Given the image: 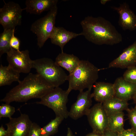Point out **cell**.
<instances>
[{
  "instance_id": "obj_4",
  "label": "cell",
  "mask_w": 136,
  "mask_h": 136,
  "mask_svg": "<svg viewBox=\"0 0 136 136\" xmlns=\"http://www.w3.org/2000/svg\"><path fill=\"white\" fill-rule=\"evenodd\" d=\"M33 68L55 87H59L67 80L68 75L51 58L44 57L33 60Z\"/></svg>"
},
{
  "instance_id": "obj_14",
  "label": "cell",
  "mask_w": 136,
  "mask_h": 136,
  "mask_svg": "<svg viewBox=\"0 0 136 136\" xmlns=\"http://www.w3.org/2000/svg\"><path fill=\"white\" fill-rule=\"evenodd\" d=\"M115 97L128 101L132 99L136 93V84L125 81L123 77H119L113 83Z\"/></svg>"
},
{
  "instance_id": "obj_30",
  "label": "cell",
  "mask_w": 136,
  "mask_h": 136,
  "mask_svg": "<svg viewBox=\"0 0 136 136\" xmlns=\"http://www.w3.org/2000/svg\"><path fill=\"white\" fill-rule=\"evenodd\" d=\"M104 136H118L117 133L107 130L104 133Z\"/></svg>"
},
{
  "instance_id": "obj_29",
  "label": "cell",
  "mask_w": 136,
  "mask_h": 136,
  "mask_svg": "<svg viewBox=\"0 0 136 136\" xmlns=\"http://www.w3.org/2000/svg\"><path fill=\"white\" fill-rule=\"evenodd\" d=\"M118 136H136V130L131 128L124 129L117 133Z\"/></svg>"
},
{
  "instance_id": "obj_25",
  "label": "cell",
  "mask_w": 136,
  "mask_h": 136,
  "mask_svg": "<svg viewBox=\"0 0 136 136\" xmlns=\"http://www.w3.org/2000/svg\"><path fill=\"white\" fill-rule=\"evenodd\" d=\"M127 69L123 74V78L127 82L136 84V66Z\"/></svg>"
},
{
  "instance_id": "obj_15",
  "label": "cell",
  "mask_w": 136,
  "mask_h": 136,
  "mask_svg": "<svg viewBox=\"0 0 136 136\" xmlns=\"http://www.w3.org/2000/svg\"><path fill=\"white\" fill-rule=\"evenodd\" d=\"M92 98L98 103H103L115 97L113 84L104 82H96L93 85Z\"/></svg>"
},
{
  "instance_id": "obj_31",
  "label": "cell",
  "mask_w": 136,
  "mask_h": 136,
  "mask_svg": "<svg viewBox=\"0 0 136 136\" xmlns=\"http://www.w3.org/2000/svg\"><path fill=\"white\" fill-rule=\"evenodd\" d=\"M7 133V131L5 130L3 125L0 127V136H6Z\"/></svg>"
},
{
  "instance_id": "obj_12",
  "label": "cell",
  "mask_w": 136,
  "mask_h": 136,
  "mask_svg": "<svg viewBox=\"0 0 136 136\" xmlns=\"http://www.w3.org/2000/svg\"><path fill=\"white\" fill-rule=\"evenodd\" d=\"M136 66V40L109 64V68L127 69Z\"/></svg>"
},
{
  "instance_id": "obj_11",
  "label": "cell",
  "mask_w": 136,
  "mask_h": 136,
  "mask_svg": "<svg viewBox=\"0 0 136 136\" xmlns=\"http://www.w3.org/2000/svg\"><path fill=\"white\" fill-rule=\"evenodd\" d=\"M6 124L7 133L6 136H28L33 122L28 115L21 114L15 118L9 119Z\"/></svg>"
},
{
  "instance_id": "obj_34",
  "label": "cell",
  "mask_w": 136,
  "mask_h": 136,
  "mask_svg": "<svg viewBox=\"0 0 136 136\" xmlns=\"http://www.w3.org/2000/svg\"><path fill=\"white\" fill-rule=\"evenodd\" d=\"M110 0H101L100 3L103 5H105L107 2L111 1Z\"/></svg>"
},
{
  "instance_id": "obj_35",
  "label": "cell",
  "mask_w": 136,
  "mask_h": 136,
  "mask_svg": "<svg viewBox=\"0 0 136 136\" xmlns=\"http://www.w3.org/2000/svg\"><path fill=\"white\" fill-rule=\"evenodd\" d=\"M132 99H133L134 102L135 104V107H136V93L134 95Z\"/></svg>"
},
{
  "instance_id": "obj_21",
  "label": "cell",
  "mask_w": 136,
  "mask_h": 136,
  "mask_svg": "<svg viewBox=\"0 0 136 136\" xmlns=\"http://www.w3.org/2000/svg\"><path fill=\"white\" fill-rule=\"evenodd\" d=\"M124 114L123 112L108 116L107 130L117 133L124 129Z\"/></svg>"
},
{
  "instance_id": "obj_10",
  "label": "cell",
  "mask_w": 136,
  "mask_h": 136,
  "mask_svg": "<svg viewBox=\"0 0 136 136\" xmlns=\"http://www.w3.org/2000/svg\"><path fill=\"white\" fill-rule=\"evenodd\" d=\"M92 87L86 91H80L76 101L72 105L69 111V117L76 120L87 115L92 104L91 91Z\"/></svg>"
},
{
  "instance_id": "obj_9",
  "label": "cell",
  "mask_w": 136,
  "mask_h": 136,
  "mask_svg": "<svg viewBox=\"0 0 136 136\" xmlns=\"http://www.w3.org/2000/svg\"><path fill=\"white\" fill-rule=\"evenodd\" d=\"M92 132L104 134L107 130L108 116L102 103H98L90 109L86 115Z\"/></svg>"
},
{
  "instance_id": "obj_24",
  "label": "cell",
  "mask_w": 136,
  "mask_h": 136,
  "mask_svg": "<svg viewBox=\"0 0 136 136\" xmlns=\"http://www.w3.org/2000/svg\"><path fill=\"white\" fill-rule=\"evenodd\" d=\"M15 111V108L8 104H3L0 106V118H12Z\"/></svg>"
},
{
  "instance_id": "obj_8",
  "label": "cell",
  "mask_w": 136,
  "mask_h": 136,
  "mask_svg": "<svg viewBox=\"0 0 136 136\" xmlns=\"http://www.w3.org/2000/svg\"><path fill=\"white\" fill-rule=\"evenodd\" d=\"M7 54L8 65L20 73H28L33 68V60L30 58L28 50H16L11 47Z\"/></svg>"
},
{
  "instance_id": "obj_28",
  "label": "cell",
  "mask_w": 136,
  "mask_h": 136,
  "mask_svg": "<svg viewBox=\"0 0 136 136\" xmlns=\"http://www.w3.org/2000/svg\"><path fill=\"white\" fill-rule=\"evenodd\" d=\"M14 33L10 41V45L11 47L17 51H19L20 44L19 39L15 36Z\"/></svg>"
},
{
  "instance_id": "obj_3",
  "label": "cell",
  "mask_w": 136,
  "mask_h": 136,
  "mask_svg": "<svg viewBox=\"0 0 136 136\" xmlns=\"http://www.w3.org/2000/svg\"><path fill=\"white\" fill-rule=\"evenodd\" d=\"M99 69L88 60H81L75 70L68 75L67 89L80 91L93 87L98 78Z\"/></svg>"
},
{
  "instance_id": "obj_7",
  "label": "cell",
  "mask_w": 136,
  "mask_h": 136,
  "mask_svg": "<svg viewBox=\"0 0 136 136\" xmlns=\"http://www.w3.org/2000/svg\"><path fill=\"white\" fill-rule=\"evenodd\" d=\"M22 9L17 3L13 2H5L0 9V24L4 30L15 29L21 23Z\"/></svg>"
},
{
  "instance_id": "obj_23",
  "label": "cell",
  "mask_w": 136,
  "mask_h": 136,
  "mask_svg": "<svg viewBox=\"0 0 136 136\" xmlns=\"http://www.w3.org/2000/svg\"><path fill=\"white\" fill-rule=\"evenodd\" d=\"M64 119L60 117L56 116L46 125L41 128L42 136H50L56 133L59 126Z\"/></svg>"
},
{
  "instance_id": "obj_13",
  "label": "cell",
  "mask_w": 136,
  "mask_h": 136,
  "mask_svg": "<svg viewBox=\"0 0 136 136\" xmlns=\"http://www.w3.org/2000/svg\"><path fill=\"white\" fill-rule=\"evenodd\" d=\"M111 8L119 14L118 23L122 29L132 31L136 29V15L127 3L124 2L118 7Z\"/></svg>"
},
{
  "instance_id": "obj_26",
  "label": "cell",
  "mask_w": 136,
  "mask_h": 136,
  "mask_svg": "<svg viewBox=\"0 0 136 136\" xmlns=\"http://www.w3.org/2000/svg\"><path fill=\"white\" fill-rule=\"evenodd\" d=\"M126 111L131 128L136 130V107L128 109Z\"/></svg>"
},
{
  "instance_id": "obj_33",
  "label": "cell",
  "mask_w": 136,
  "mask_h": 136,
  "mask_svg": "<svg viewBox=\"0 0 136 136\" xmlns=\"http://www.w3.org/2000/svg\"><path fill=\"white\" fill-rule=\"evenodd\" d=\"M66 136H75L71 129L69 127L67 128V134Z\"/></svg>"
},
{
  "instance_id": "obj_5",
  "label": "cell",
  "mask_w": 136,
  "mask_h": 136,
  "mask_svg": "<svg viewBox=\"0 0 136 136\" xmlns=\"http://www.w3.org/2000/svg\"><path fill=\"white\" fill-rule=\"evenodd\" d=\"M70 92L67 89L65 90L59 87H55L40 99V101L36 103L52 109L56 116L66 119L69 117L66 104Z\"/></svg>"
},
{
  "instance_id": "obj_27",
  "label": "cell",
  "mask_w": 136,
  "mask_h": 136,
  "mask_svg": "<svg viewBox=\"0 0 136 136\" xmlns=\"http://www.w3.org/2000/svg\"><path fill=\"white\" fill-rule=\"evenodd\" d=\"M41 128L37 123H32L28 136H42Z\"/></svg>"
},
{
  "instance_id": "obj_16",
  "label": "cell",
  "mask_w": 136,
  "mask_h": 136,
  "mask_svg": "<svg viewBox=\"0 0 136 136\" xmlns=\"http://www.w3.org/2000/svg\"><path fill=\"white\" fill-rule=\"evenodd\" d=\"M81 35H82L81 33H77L67 31L62 27L55 26L49 38L51 43L59 46L63 52V48L68 42Z\"/></svg>"
},
{
  "instance_id": "obj_6",
  "label": "cell",
  "mask_w": 136,
  "mask_h": 136,
  "mask_svg": "<svg viewBox=\"0 0 136 136\" xmlns=\"http://www.w3.org/2000/svg\"><path fill=\"white\" fill-rule=\"evenodd\" d=\"M58 12L57 5L49 11L43 17L38 19L31 24L30 30L37 37V44L42 48L49 38L55 27Z\"/></svg>"
},
{
  "instance_id": "obj_18",
  "label": "cell",
  "mask_w": 136,
  "mask_h": 136,
  "mask_svg": "<svg viewBox=\"0 0 136 136\" xmlns=\"http://www.w3.org/2000/svg\"><path fill=\"white\" fill-rule=\"evenodd\" d=\"M80 60L73 54H68L63 52L58 54L54 62L57 65L64 68L70 74L77 67Z\"/></svg>"
},
{
  "instance_id": "obj_19",
  "label": "cell",
  "mask_w": 136,
  "mask_h": 136,
  "mask_svg": "<svg viewBox=\"0 0 136 136\" xmlns=\"http://www.w3.org/2000/svg\"><path fill=\"white\" fill-rule=\"evenodd\" d=\"M103 107L108 116L127 111L129 108L128 101L115 97L102 103Z\"/></svg>"
},
{
  "instance_id": "obj_1",
  "label": "cell",
  "mask_w": 136,
  "mask_h": 136,
  "mask_svg": "<svg viewBox=\"0 0 136 136\" xmlns=\"http://www.w3.org/2000/svg\"><path fill=\"white\" fill-rule=\"evenodd\" d=\"M80 24L82 35L94 44L112 45L122 41L121 34L111 22L103 17L88 16L81 21Z\"/></svg>"
},
{
  "instance_id": "obj_32",
  "label": "cell",
  "mask_w": 136,
  "mask_h": 136,
  "mask_svg": "<svg viewBox=\"0 0 136 136\" xmlns=\"http://www.w3.org/2000/svg\"><path fill=\"white\" fill-rule=\"evenodd\" d=\"M85 136H104V134H100L92 132L88 134Z\"/></svg>"
},
{
  "instance_id": "obj_17",
  "label": "cell",
  "mask_w": 136,
  "mask_h": 136,
  "mask_svg": "<svg viewBox=\"0 0 136 136\" xmlns=\"http://www.w3.org/2000/svg\"><path fill=\"white\" fill-rule=\"evenodd\" d=\"M58 2V0H27L24 9L30 14L39 15L44 11H50Z\"/></svg>"
},
{
  "instance_id": "obj_20",
  "label": "cell",
  "mask_w": 136,
  "mask_h": 136,
  "mask_svg": "<svg viewBox=\"0 0 136 136\" xmlns=\"http://www.w3.org/2000/svg\"><path fill=\"white\" fill-rule=\"evenodd\" d=\"M20 74L8 65L3 66L1 63L0 66V86L9 85L15 81L19 82L20 81Z\"/></svg>"
},
{
  "instance_id": "obj_2",
  "label": "cell",
  "mask_w": 136,
  "mask_h": 136,
  "mask_svg": "<svg viewBox=\"0 0 136 136\" xmlns=\"http://www.w3.org/2000/svg\"><path fill=\"white\" fill-rule=\"evenodd\" d=\"M1 100L11 103L26 102L32 98L41 99L55 87L38 74L29 73Z\"/></svg>"
},
{
  "instance_id": "obj_22",
  "label": "cell",
  "mask_w": 136,
  "mask_h": 136,
  "mask_svg": "<svg viewBox=\"0 0 136 136\" xmlns=\"http://www.w3.org/2000/svg\"><path fill=\"white\" fill-rule=\"evenodd\" d=\"M15 29L4 30L0 35V57L4 53H7L11 47L10 41Z\"/></svg>"
}]
</instances>
